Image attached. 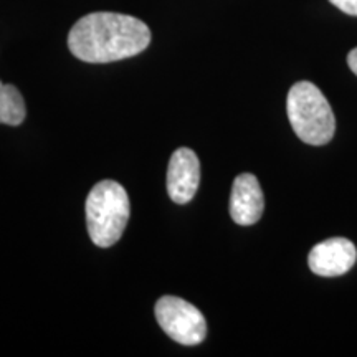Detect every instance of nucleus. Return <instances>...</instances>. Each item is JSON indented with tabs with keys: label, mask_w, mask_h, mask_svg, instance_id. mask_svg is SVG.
<instances>
[{
	"label": "nucleus",
	"mask_w": 357,
	"mask_h": 357,
	"mask_svg": "<svg viewBox=\"0 0 357 357\" xmlns=\"http://www.w3.org/2000/svg\"><path fill=\"white\" fill-rule=\"evenodd\" d=\"M151 30L144 22L114 12L88 13L68 33V48L86 63H111L144 52Z\"/></svg>",
	"instance_id": "nucleus-1"
},
{
	"label": "nucleus",
	"mask_w": 357,
	"mask_h": 357,
	"mask_svg": "<svg viewBox=\"0 0 357 357\" xmlns=\"http://www.w3.org/2000/svg\"><path fill=\"white\" fill-rule=\"evenodd\" d=\"M86 227L96 247L108 248L121 238L129 220V197L121 184L101 181L88 194Z\"/></svg>",
	"instance_id": "nucleus-2"
},
{
	"label": "nucleus",
	"mask_w": 357,
	"mask_h": 357,
	"mask_svg": "<svg viewBox=\"0 0 357 357\" xmlns=\"http://www.w3.org/2000/svg\"><path fill=\"white\" fill-rule=\"evenodd\" d=\"M293 131L311 146L328 144L336 131V119L321 89L310 82L294 83L287 100Z\"/></svg>",
	"instance_id": "nucleus-3"
},
{
	"label": "nucleus",
	"mask_w": 357,
	"mask_h": 357,
	"mask_svg": "<svg viewBox=\"0 0 357 357\" xmlns=\"http://www.w3.org/2000/svg\"><path fill=\"white\" fill-rule=\"evenodd\" d=\"M155 319L162 331L182 346H197L207 336L204 314L182 298H160L155 303Z\"/></svg>",
	"instance_id": "nucleus-4"
},
{
	"label": "nucleus",
	"mask_w": 357,
	"mask_h": 357,
	"mask_svg": "<svg viewBox=\"0 0 357 357\" xmlns=\"http://www.w3.org/2000/svg\"><path fill=\"white\" fill-rule=\"evenodd\" d=\"M357 260L356 245L342 236H334L314 245L307 257V265L318 276H341L347 273Z\"/></svg>",
	"instance_id": "nucleus-5"
},
{
	"label": "nucleus",
	"mask_w": 357,
	"mask_h": 357,
	"mask_svg": "<svg viewBox=\"0 0 357 357\" xmlns=\"http://www.w3.org/2000/svg\"><path fill=\"white\" fill-rule=\"evenodd\" d=\"M200 182V162L197 154L181 147L172 154L167 169V192L176 204H187L194 199Z\"/></svg>",
	"instance_id": "nucleus-6"
},
{
	"label": "nucleus",
	"mask_w": 357,
	"mask_h": 357,
	"mask_svg": "<svg viewBox=\"0 0 357 357\" xmlns=\"http://www.w3.org/2000/svg\"><path fill=\"white\" fill-rule=\"evenodd\" d=\"M265 199L258 178L253 174H240L230 194V217L238 225H253L260 220Z\"/></svg>",
	"instance_id": "nucleus-7"
},
{
	"label": "nucleus",
	"mask_w": 357,
	"mask_h": 357,
	"mask_svg": "<svg viewBox=\"0 0 357 357\" xmlns=\"http://www.w3.org/2000/svg\"><path fill=\"white\" fill-rule=\"evenodd\" d=\"M25 101L19 89L0 82V124L19 126L25 121Z\"/></svg>",
	"instance_id": "nucleus-8"
},
{
	"label": "nucleus",
	"mask_w": 357,
	"mask_h": 357,
	"mask_svg": "<svg viewBox=\"0 0 357 357\" xmlns=\"http://www.w3.org/2000/svg\"><path fill=\"white\" fill-rule=\"evenodd\" d=\"M334 7L342 10L347 15L357 17V0H329Z\"/></svg>",
	"instance_id": "nucleus-9"
},
{
	"label": "nucleus",
	"mask_w": 357,
	"mask_h": 357,
	"mask_svg": "<svg viewBox=\"0 0 357 357\" xmlns=\"http://www.w3.org/2000/svg\"><path fill=\"white\" fill-rule=\"evenodd\" d=\"M347 65H349V68L352 70V73L357 75V48H354V50H351L349 55H347Z\"/></svg>",
	"instance_id": "nucleus-10"
}]
</instances>
